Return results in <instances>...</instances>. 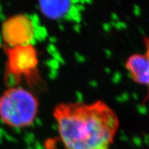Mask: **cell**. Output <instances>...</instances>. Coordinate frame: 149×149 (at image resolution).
I'll use <instances>...</instances> for the list:
<instances>
[{
    "label": "cell",
    "instance_id": "7a4b0ae2",
    "mask_svg": "<svg viewBox=\"0 0 149 149\" xmlns=\"http://www.w3.org/2000/svg\"><path fill=\"white\" fill-rule=\"evenodd\" d=\"M39 106L31 91L20 85L8 87L0 95V120L14 129L29 127L35 121Z\"/></svg>",
    "mask_w": 149,
    "mask_h": 149
},
{
    "label": "cell",
    "instance_id": "52a82bcc",
    "mask_svg": "<svg viewBox=\"0 0 149 149\" xmlns=\"http://www.w3.org/2000/svg\"><path fill=\"white\" fill-rule=\"evenodd\" d=\"M144 43H145V47L146 48V50H145V54L149 57V36L148 37H145V40H144Z\"/></svg>",
    "mask_w": 149,
    "mask_h": 149
},
{
    "label": "cell",
    "instance_id": "6da1fadb",
    "mask_svg": "<svg viewBox=\"0 0 149 149\" xmlns=\"http://www.w3.org/2000/svg\"><path fill=\"white\" fill-rule=\"evenodd\" d=\"M53 116L65 149H110L120 127L115 110L101 100L59 103Z\"/></svg>",
    "mask_w": 149,
    "mask_h": 149
},
{
    "label": "cell",
    "instance_id": "3957f363",
    "mask_svg": "<svg viewBox=\"0 0 149 149\" xmlns=\"http://www.w3.org/2000/svg\"><path fill=\"white\" fill-rule=\"evenodd\" d=\"M6 74L15 82L23 81L30 87L38 86L41 81L39 71V58L35 47L27 45L6 47Z\"/></svg>",
    "mask_w": 149,
    "mask_h": 149
},
{
    "label": "cell",
    "instance_id": "8992f818",
    "mask_svg": "<svg viewBox=\"0 0 149 149\" xmlns=\"http://www.w3.org/2000/svg\"><path fill=\"white\" fill-rule=\"evenodd\" d=\"M40 11L46 18L59 19L65 17L72 8L69 1H42L39 2Z\"/></svg>",
    "mask_w": 149,
    "mask_h": 149
},
{
    "label": "cell",
    "instance_id": "277c9868",
    "mask_svg": "<svg viewBox=\"0 0 149 149\" xmlns=\"http://www.w3.org/2000/svg\"><path fill=\"white\" fill-rule=\"evenodd\" d=\"M35 28L32 20L24 14H16L8 18L2 25V37L6 47L32 43Z\"/></svg>",
    "mask_w": 149,
    "mask_h": 149
},
{
    "label": "cell",
    "instance_id": "5b68a950",
    "mask_svg": "<svg viewBox=\"0 0 149 149\" xmlns=\"http://www.w3.org/2000/svg\"><path fill=\"white\" fill-rule=\"evenodd\" d=\"M132 80L149 90V57L145 53H134L128 57L125 64Z\"/></svg>",
    "mask_w": 149,
    "mask_h": 149
}]
</instances>
